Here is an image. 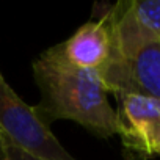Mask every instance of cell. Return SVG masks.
I'll use <instances>...</instances> for the list:
<instances>
[{"mask_svg":"<svg viewBox=\"0 0 160 160\" xmlns=\"http://www.w3.org/2000/svg\"><path fill=\"white\" fill-rule=\"evenodd\" d=\"M33 75L39 88V102L33 110L44 126L69 119L102 140L118 135L116 110L108 102L99 72L71 64L60 44L33 61Z\"/></svg>","mask_w":160,"mask_h":160,"instance_id":"1","label":"cell"},{"mask_svg":"<svg viewBox=\"0 0 160 160\" xmlns=\"http://www.w3.org/2000/svg\"><path fill=\"white\" fill-rule=\"evenodd\" d=\"M0 133L25 152L42 160L74 158L50 127L44 126L32 105L25 104L8 85L0 71Z\"/></svg>","mask_w":160,"mask_h":160,"instance_id":"2","label":"cell"},{"mask_svg":"<svg viewBox=\"0 0 160 160\" xmlns=\"http://www.w3.org/2000/svg\"><path fill=\"white\" fill-rule=\"evenodd\" d=\"M105 18L113 39V55L130 57L144 46L160 42V0H124L108 5Z\"/></svg>","mask_w":160,"mask_h":160,"instance_id":"3","label":"cell"},{"mask_svg":"<svg viewBox=\"0 0 160 160\" xmlns=\"http://www.w3.org/2000/svg\"><path fill=\"white\" fill-rule=\"evenodd\" d=\"M99 75L115 96L138 93L160 101V42L144 46L130 57L112 53Z\"/></svg>","mask_w":160,"mask_h":160,"instance_id":"4","label":"cell"},{"mask_svg":"<svg viewBox=\"0 0 160 160\" xmlns=\"http://www.w3.org/2000/svg\"><path fill=\"white\" fill-rule=\"evenodd\" d=\"M119 107L118 135L127 152L144 158L157 155L160 143V101L138 94L126 93L116 96Z\"/></svg>","mask_w":160,"mask_h":160,"instance_id":"5","label":"cell"},{"mask_svg":"<svg viewBox=\"0 0 160 160\" xmlns=\"http://www.w3.org/2000/svg\"><path fill=\"white\" fill-rule=\"evenodd\" d=\"M60 46L64 58L71 64L101 72L113 53L110 25L105 18L88 21Z\"/></svg>","mask_w":160,"mask_h":160,"instance_id":"6","label":"cell"},{"mask_svg":"<svg viewBox=\"0 0 160 160\" xmlns=\"http://www.w3.org/2000/svg\"><path fill=\"white\" fill-rule=\"evenodd\" d=\"M3 144H5V152H7V158L8 160H42V158H38L28 152H25L24 149H21L19 146H16L14 143H11L7 137H3Z\"/></svg>","mask_w":160,"mask_h":160,"instance_id":"7","label":"cell"},{"mask_svg":"<svg viewBox=\"0 0 160 160\" xmlns=\"http://www.w3.org/2000/svg\"><path fill=\"white\" fill-rule=\"evenodd\" d=\"M0 160H8L7 158V152H5V144H3L2 133H0Z\"/></svg>","mask_w":160,"mask_h":160,"instance_id":"8","label":"cell"},{"mask_svg":"<svg viewBox=\"0 0 160 160\" xmlns=\"http://www.w3.org/2000/svg\"><path fill=\"white\" fill-rule=\"evenodd\" d=\"M126 160H146V158L141 157V155H137V154H132V152L126 151Z\"/></svg>","mask_w":160,"mask_h":160,"instance_id":"9","label":"cell"},{"mask_svg":"<svg viewBox=\"0 0 160 160\" xmlns=\"http://www.w3.org/2000/svg\"><path fill=\"white\" fill-rule=\"evenodd\" d=\"M157 155H160V143H158V152H157Z\"/></svg>","mask_w":160,"mask_h":160,"instance_id":"10","label":"cell"}]
</instances>
